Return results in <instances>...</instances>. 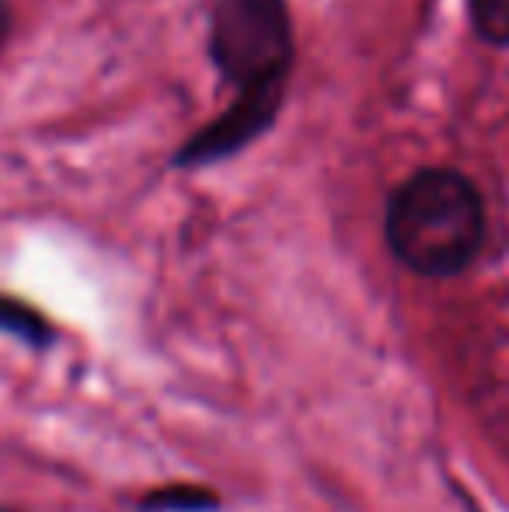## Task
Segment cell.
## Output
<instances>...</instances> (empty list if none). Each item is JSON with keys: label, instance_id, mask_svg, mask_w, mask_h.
<instances>
[{"label": "cell", "instance_id": "6da1fadb", "mask_svg": "<svg viewBox=\"0 0 509 512\" xmlns=\"http://www.w3.org/2000/svg\"><path fill=\"white\" fill-rule=\"evenodd\" d=\"M210 53L238 88V108L196 136L182 161L199 164L241 147L272 119L293 56L290 14L283 0H220L213 11Z\"/></svg>", "mask_w": 509, "mask_h": 512}, {"label": "cell", "instance_id": "7a4b0ae2", "mask_svg": "<svg viewBox=\"0 0 509 512\" xmlns=\"http://www.w3.org/2000/svg\"><path fill=\"white\" fill-rule=\"evenodd\" d=\"M384 234L391 255L415 276H457L482 251L485 203L461 171L422 168L387 199Z\"/></svg>", "mask_w": 509, "mask_h": 512}, {"label": "cell", "instance_id": "3957f363", "mask_svg": "<svg viewBox=\"0 0 509 512\" xmlns=\"http://www.w3.org/2000/svg\"><path fill=\"white\" fill-rule=\"evenodd\" d=\"M140 506L143 512H213L217 509V495L196 485H168L150 492Z\"/></svg>", "mask_w": 509, "mask_h": 512}, {"label": "cell", "instance_id": "277c9868", "mask_svg": "<svg viewBox=\"0 0 509 512\" xmlns=\"http://www.w3.org/2000/svg\"><path fill=\"white\" fill-rule=\"evenodd\" d=\"M0 331L21 338L28 345H49V338H53V328L35 310H28L25 304L7 297H0Z\"/></svg>", "mask_w": 509, "mask_h": 512}, {"label": "cell", "instance_id": "5b68a950", "mask_svg": "<svg viewBox=\"0 0 509 512\" xmlns=\"http://www.w3.org/2000/svg\"><path fill=\"white\" fill-rule=\"evenodd\" d=\"M471 18L482 39L509 46V0H471Z\"/></svg>", "mask_w": 509, "mask_h": 512}, {"label": "cell", "instance_id": "8992f818", "mask_svg": "<svg viewBox=\"0 0 509 512\" xmlns=\"http://www.w3.org/2000/svg\"><path fill=\"white\" fill-rule=\"evenodd\" d=\"M7 25H11V14H7V4L0 0V46H4V39H7Z\"/></svg>", "mask_w": 509, "mask_h": 512}, {"label": "cell", "instance_id": "52a82bcc", "mask_svg": "<svg viewBox=\"0 0 509 512\" xmlns=\"http://www.w3.org/2000/svg\"><path fill=\"white\" fill-rule=\"evenodd\" d=\"M0 512H14V509H0Z\"/></svg>", "mask_w": 509, "mask_h": 512}]
</instances>
